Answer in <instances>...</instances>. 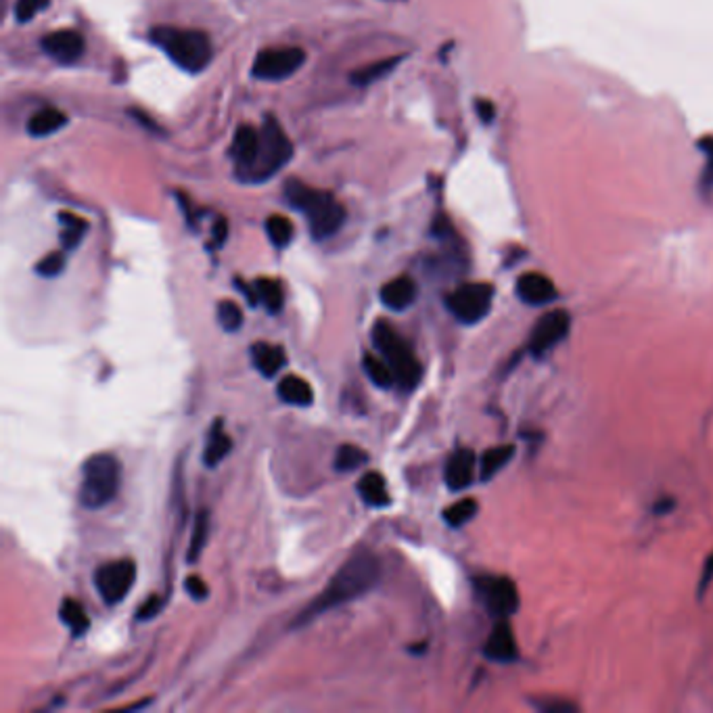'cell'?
I'll return each mask as SVG.
<instances>
[{
  "mask_svg": "<svg viewBox=\"0 0 713 713\" xmlns=\"http://www.w3.org/2000/svg\"><path fill=\"white\" fill-rule=\"evenodd\" d=\"M379 577H381L379 559L369 551L356 552L347 563H344V567H341L337 574L331 577L328 586L322 590V593L316 596L306 609H303L295 624H306V621L327 613L328 609L358 599V596L369 593V590L379 582Z\"/></svg>",
  "mask_w": 713,
  "mask_h": 713,
  "instance_id": "obj_1",
  "label": "cell"
},
{
  "mask_svg": "<svg viewBox=\"0 0 713 713\" xmlns=\"http://www.w3.org/2000/svg\"><path fill=\"white\" fill-rule=\"evenodd\" d=\"M289 203L306 213L312 239L325 241L333 236L345 222V207L327 191H316L300 180H289L285 187Z\"/></svg>",
  "mask_w": 713,
  "mask_h": 713,
  "instance_id": "obj_2",
  "label": "cell"
},
{
  "mask_svg": "<svg viewBox=\"0 0 713 713\" xmlns=\"http://www.w3.org/2000/svg\"><path fill=\"white\" fill-rule=\"evenodd\" d=\"M151 40L157 46L163 48V53L174 61L180 70L197 71L205 70L207 63L211 61L213 48L211 42L203 32H195V29H176V28H155L151 29Z\"/></svg>",
  "mask_w": 713,
  "mask_h": 713,
  "instance_id": "obj_3",
  "label": "cell"
},
{
  "mask_svg": "<svg viewBox=\"0 0 713 713\" xmlns=\"http://www.w3.org/2000/svg\"><path fill=\"white\" fill-rule=\"evenodd\" d=\"M291 155H294V145L283 128L278 126V121L268 115L264 120V128L260 132V151L255 162L249 166L245 172L239 176L247 182H264L272 178L280 168L287 166Z\"/></svg>",
  "mask_w": 713,
  "mask_h": 713,
  "instance_id": "obj_4",
  "label": "cell"
},
{
  "mask_svg": "<svg viewBox=\"0 0 713 713\" xmlns=\"http://www.w3.org/2000/svg\"><path fill=\"white\" fill-rule=\"evenodd\" d=\"M120 460L112 454H95L82 467L80 501L87 509H103L115 498L121 477Z\"/></svg>",
  "mask_w": 713,
  "mask_h": 713,
  "instance_id": "obj_5",
  "label": "cell"
},
{
  "mask_svg": "<svg viewBox=\"0 0 713 713\" xmlns=\"http://www.w3.org/2000/svg\"><path fill=\"white\" fill-rule=\"evenodd\" d=\"M373 345L381 352L383 361L392 367L395 383L404 389L417 387L420 381V364L412 347L394 331L389 322H377L373 328Z\"/></svg>",
  "mask_w": 713,
  "mask_h": 713,
  "instance_id": "obj_6",
  "label": "cell"
},
{
  "mask_svg": "<svg viewBox=\"0 0 713 713\" xmlns=\"http://www.w3.org/2000/svg\"><path fill=\"white\" fill-rule=\"evenodd\" d=\"M493 302V287L487 283L460 285L448 295V310L465 325L484 320Z\"/></svg>",
  "mask_w": 713,
  "mask_h": 713,
  "instance_id": "obj_7",
  "label": "cell"
},
{
  "mask_svg": "<svg viewBox=\"0 0 713 713\" xmlns=\"http://www.w3.org/2000/svg\"><path fill=\"white\" fill-rule=\"evenodd\" d=\"M306 61V53L302 48L287 46V48H266L253 61L252 74L258 80H285L294 76Z\"/></svg>",
  "mask_w": 713,
  "mask_h": 713,
  "instance_id": "obj_8",
  "label": "cell"
},
{
  "mask_svg": "<svg viewBox=\"0 0 713 713\" xmlns=\"http://www.w3.org/2000/svg\"><path fill=\"white\" fill-rule=\"evenodd\" d=\"M134 577H137V567L132 560H113L96 569L95 574V586L103 596V601L109 605L121 602L126 599V594L130 593Z\"/></svg>",
  "mask_w": 713,
  "mask_h": 713,
  "instance_id": "obj_9",
  "label": "cell"
},
{
  "mask_svg": "<svg viewBox=\"0 0 713 713\" xmlns=\"http://www.w3.org/2000/svg\"><path fill=\"white\" fill-rule=\"evenodd\" d=\"M477 593L485 602L487 611L496 618L507 619L519 609V593L509 577H479Z\"/></svg>",
  "mask_w": 713,
  "mask_h": 713,
  "instance_id": "obj_10",
  "label": "cell"
},
{
  "mask_svg": "<svg viewBox=\"0 0 713 713\" xmlns=\"http://www.w3.org/2000/svg\"><path fill=\"white\" fill-rule=\"evenodd\" d=\"M571 319L565 310H552L542 316V319L535 322L532 335H529L527 347L529 352L534 353L535 358L544 356L546 352H551L559 341H563L569 333Z\"/></svg>",
  "mask_w": 713,
  "mask_h": 713,
  "instance_id": "obj_11",
  "label": "cell"
},
{
  "mask_svg": "<svg viewBox=\"0 0 713 713\" xmlns=\"http://www.w3.org/2000/svg\"><path fill=\"white\" fill-rule=\"evenodd\" d=\"M517 295L527 306H546L557 300V287L546 274L527 272L517 280Z\"/></svg>",
  "mask_w": 713,
  "mask_h": 713,
  "instance_id": "obj_12",
  "label": "cell"
},
{
  "mask_svg": "<svg viewBox=\"0 0 713 713\" xmlns=\"http://www.w3.org/2000/svg\"><path fill=\"white\" fill-rule=\"evenodd\" d=\"M42 51H45L48 57L57 59L59 63H74L76 59L82 57L84 40L78 32L61 29V32L46 34L45 38H42Z\"/></svg>",
  "mask_w": 713,
  "mask_h": 713,
  "instance_id": "obj_13",
  "label": "cell"
},
{
  "mask_svg": "<svg viewBox=\"0 0 713 713\" xmlns=\"http://www.w3.org/2000/svg\"><path fill=\"white\" fill-rule=\"evenodd\" d=\"M484 653L487 659L498 661V663H510L517 659V640L513 634V627L507 619H501L490 634V638L485 640Z\"/></svg>",
  "mask_w": 713,
  "mask_h": 713,
  "instance_id": "obj_14",
  "label": "cell"
},
{
  "mask_svg": "<svg viewBox=\"0 0 713 713\" xmlns=\"http://www.w3.org/2000/svg\"><path fill=\"white\" fill-rule=\"evenodd\" d=\"M475 454L471 450H456L446 465V484L450 490L460 492L473 484L475 477Z\"/></svg>",
  "mask_w": 713,
  "mask_h": 713,
  "instance_id": "obj_15",
  "label": "cell"
},
{
  "mask_svg": "<svg viewBox=\"0 0 713 713\" xmlns=\"http://www.w3.org/2000/svg\"><path fill=\"white\" fill-rule=\"evenodd\" d=\"M260 151V132L252 126H239L233 140V157L236 160V170L245 172L258 157Z\"/></svg>",
  "mask_w": 713,
  "mask_h": 713,
  "instance_id": "obj_16",
  "label": "cell"
},
{
  "mask_svg": "<svg viewBox=\"0 0 713 713\" xmlns=\"http://www.w3.org/2000/svg\"><path fill=\"white\" fill-rule=\"evenodd\" d=\"M414 300H417V285H414L410 277H398L389 280L386 287L381 289V302L389 310H395V312L410 308Z\"/></svg>",
  "mask_w": 713,
  "mask_h": 713,
  "instance_id": "obj_17",
  "label": "cell"
},
{
  "mask_svg": "<svg viewBox=\"0 0 713 713\" xmlns=\"http://www.w3.org/2000/svg\"><path fill=\"white\" fill-rule=\"evenodd\" d=\"M252 358H253V367L258 369L261 375L268 377V379L278 375V370L285 367V361H287L283 347L264 344V341H258V344L252 347Z\"/></svg>",
  "mask_w": 713,
  "mask_h": 713,
  "instance_id": "obj_18",
  "label": "cell"
},
{
  "mask_svg": "<svg viewBox=\"0 0 713 713\" xmlns=\"http://www.w3.org/2000/svg\"><path fill=\"white\" fill-rule=\"evenodd\" d=\"M277 392L278 398L291 406H310L314 402L312 386L297 375H287L280 379Z\"/></svg>",
  "mask_w": 713,
  "mask_h": 713,
  "instance_id": "obj_19",
  "label": "cell"
},
{
  "mask_svg": "<svg viewBox=\"0 0 713 713\" xmlns=\"http://www.w3.org/2000/svg\"><path fill=\"white\" fill-rule=\"evenodd\" d=\"M65 124H67V115L63 112H59L57 107H45L29 118L28 134L36 138L51 137V134L61 130Z\"/></svg>",
  "mask_w": 713,
  "mask_h": 713,
  "instance_id": "obj_20",
  "label": "cell"
},
{
  "mask_svg": "<svg viewBox=\"0 0 713 713\" xmlns=\"http://www.w3.org/2000/svg\"><path fill=\"white\" fill-rule=\"evenodd\" d=\"M358 493H361L362 501L370 504V507H386V504H389L386 479L377 471L362 475L361 481H358Z\"/></svg>",
  "mask_w": 713,
  "mask_h": 713,
  "instance_id": "obj_21",
  "label": "cell"
},
{
  "mask_svg": "<svg viewBox=\"0 0 713 713\" xmlns=\"http://www.w3.org/2000/svg\"><path fill=\"white\" fill-rule=\"evenodd\" d=\"M515 456V446H496V448H490L487 452H484L479 460V477L487 481L492 479L493 475L501 473L504 467L509 465L510 459Z\"/></svg>",
  "mask_w": 713,
  "mask_h": 713,
  "instance_id": "obj_22",
  "label": "cell"
},
{
  "mask_svg": "<svg viewBox=\"0 0 713 713\" xmlns=\"http://www.w3.org/2000/svg\"><path fill=\"white\" fill-rule=\"evenodd\" d=\"M402 61V57H387V59H381L377 61V63H370L367 67H362V70H358L356 74L350 76V82L356 84V87H369V84H373L377 80H381V78H386L387 74H392L395 70V65H398Z\"/></svg>",
  "mask_w": 713,
  "mask_h": 713,
  "instance_id": "obj_23",
  "label": "cell"
},
{
  "mask_svg": "<svg viewBox=\"0 0 713 713\" xmlns=\"http://www.w3.org/2000/svg\"><path fill=\"white\" fill-rule=\"evenodd\" d=\"M230 450H233V440L224 434L222 427L216 425L211 429L210 437H207V446H205V452H203V460L207 467H216L218 462H222L227 456L230 454Z\"/></svg>",
  "mask_w": 713,
  "mask_h": 713,
  "instance_id": "obj_24",
  "label": "cell"
},
{
  "mask_svg": "<svg viewBox=\"0 0 713 713\" xmlns=\"http://www.w3.org/2000/svg\"><path fill=\"white\" fill-rule=\"evenodd\" d=\"M59 615H61V621H63V624L70 627L76 636L87 634L90 621H88V615H87V611H84V607L80 605V602L74 599H65L63 602H61Z\"/></svg>",
  "mask_w": 713,
  "mask_h": 713,
  "instance_id": "obj_25",
  "label": "cell"
},
{
  "mask_svg": "<svg viewBox=\"0 0 713 713\" xmlns=\"http://www.w3.org/2000/svg\"><path fill=\"white\" fill-rule=\"evenodd\" d=\"M61 245L65 249H76L80 245V241L84 239V235H87V228L88 224L87 220H82V218L74 216V213H61Z\"/></svg>",
  "mask_w": 713,
  "mask_h": 713,
  "instance_id": "obj_26",
  "label": "cell"
},
{
  "mask_svg": "<svg viewBox=\"0 0 713 713\" xmlns=\"http://www.w3.org/2000/svg\"><path fill=\"white\" fill-rule=\"evenodd\" d=\"M255 291H258L260 302L268 308V312H278L283 308V287L274 278H260L255 280Z\"/></svg>",
  "mask_w": 713,
  "mask_h": 713,
  "instance_id": "obj_27",
  "label": "cell"
},
{
  "mask_svg": "<svg viewBox=\"0 0 713 713\" xmlns=\"http://www.w3.org/2000/svg\"><path fill=\"white\" fill-rule=\"evenodd\" d=\"M364 370H367L369 379L373 381L377 387L387 389L395 383V375H394L392 367H389L386 361L375 358L373 353H367V356H364Z\"/></svg>",
  "mask_w": 713,
  "mask_h": 713,
  "instance_id": "obj_28",
  "label": "cell"
},
{
  "mask_svg": "<svg viewBox=\"0 0 713 713\" xmlns=\"http://www.w3.org/2000/svg\"><path fill=\"white\" fill-rule=\"evenodd\" d=\"M475 515H477V502H475L473 498H462V501L450 504V507L444 510V519H446L450 527L467 526Z\"/></svg>",
  "mask_w": 713,
  "mask_h": 713,
  "instance_id": "obj_29",
  "label": "cell"
},
{
  "mask_svg": "<svg viewBox=\"0 0 713 713\" xmlns=\"http://www.w3.org/2000/svg\"><path fill=\"white\" fill-rule=\"evenodd\" d=\"M367 460L369 454L364 452L362 448L352 446V444H344V446L337 450V456H335V468L341 473H350L353 468L362 467Z\"/></svg>",
  "mask_w": 713,
  "mask_h": 713,
  "instance_id": "obj_30",
  "label": "cell"
},
{
  "mask_svg": "<svg viewBox=\"0 0 713 713\" xmlns=\"http://www.w3.org/2000/svg\"><path fill=\"white\" fill-rule=\"evenodd\" d=\"M207 534H210V515H207L205 510H201V513L197 515V521H195L191 546H188V552H187L188 563H195V560L199 559V554L203 552Z\"/></svg>",
  "mask_w": 713,
  "mask_h": 713,
  "instance_id": "obj_31",
  "label": "cell"
},
{
  "mask_svg": "<svg viewBox=\"0 0 713 713\" xmlns=\"http://www.w3.org/2000/svg\"><path fill=\"white\" fill-rule=\"evenodd\" d=\"M266 233L277 247H287L294 239V224L285 216H272L266 222Z\"/></svg>",
  "mask_w": 713,
  "mask_h": 713,
  "instance_id": "obj_32",
  "label": "cell"
},
{
  "mask_svg": "<svg viewBox=\"0 0 713 713\" xmlns=\"http://www.w3.org/2000/svg\"><path fill=\"white\" fill-rule=\"evenodd\" d=\"M218 320H220V325H222L224 331H228V333L239 331L241 325H243L241 308L236 306L235 302H230V300L220 302V303H218Z\"/></svg>",
  "mask_w": 713,
  "mask_h": 713,
  "instance_id": "obj_33",
  "label": "cell"
},
{
  "mask_svg": "<svg viewBox=\"0 0 713 713\" xmlns=\"http://www.w3.org/2000/svg\"><path fill=\"white\" fill-rule=\"evenodd\" d=\"M63 268H65V255L61 252H53L45 255V258L36 264V272L45 278H53L59 277V274L63 272Z\"/></svg>",
  "mask_w": 713,
  "mask_h": 713,
  "instance_id": "obj_34",
  "label": "cell"
},
{
  "mask_svg": "<svg viewBox=\"0 0 713 713\" xmlns=\"http://www.w3.org/2000/svg\"><path fill=\"white\" fill-rule=\"evenodd\" d=\"M51 0H17L15 4V17L17 21L28 23L29 20H34L40 11H45L48 7Z\"/></svg>",
  "mask_w": 713,
  "mask_h": 713,
  "instance_id": "obj_35",
  "label": "cell"
},
{
  "mask_svg": "<svg viewBox=\"0 0 713 713\" xmlns=\"http://www.w3.org/2000/svg\"><path fill=\"white\" fill-rule=\"evenodd\" d=\"M185 590L188 593V596H191V599H195V601H205L207 593H210V590H207V586H205V582L201 580V577H197V576L187 577Z\"/></svg>",
  "mask_w": 713,
  "mask_h": 713,
  "instance_id": "obj_36",
  "label": "cell"
},
{
  "mask_svg": "<svg viewBox=\"0 0 713 713\" xmlns=\"http://www.w3.org/2000/svg\"><path fill=\"white\" fill-rule=\"evenodd\" d=\"M162 599H157V596H151V599H147L143 602V605H140V609H138V613H137V618L140 619V621H147V619H153L157 613L162 611Z\"/></svg>",
  "mask_w": 713,
  "mask_h": 713,
  "instance_id": "obj_37",
  "label": "cell"
},
{
  "mask_svg": "<svg viewBox=\"0 0 713 713\" xmlns=\"http://www.w3.org/2000/svg\"><path fill=\"white\" fill-rule=\"evenodd\" d=\"M211 236H213V245L220 247L224 241H227L228 236V224L224 218H218L216 222H213V228H211Z\"/></svg>",
  "mask_w": 713,
  "mask_h": 713,
  "instance_id": "obj_38",
  "label": "cell"
},
{
  "mask_svg": "<svg viewBox=\"0 0 713 713\" xmlns=\"http://www.w3.org/2000/svg\"><path fill=\"white\" fill-rule=\"evenodd\" d=\"M475 112H477V115L481 118V121H484V124H490V121L496 118V107H493V103H490V101H477V105H475Z\"/></svg>",
  "mask_w": 713,
  "mask_h": 713,
  "instance_id": "obj_39",
  "label": "cell"
},
{
  "mask_svg": "<svg viewBox=\"0 0 713 713\" xmlns=\"http://www.w3.org/2000/svg\"><path fill=\"white\" fill-rule=\"evenodd\" d=\"M540 711L546 713H571L576 711L574 703H565V701H554V703H542Z\"/></svg>",
  "mask_w": 713,
  "mask_h": 713,
  "instance_id": "obj_40",
  "label": "cell"
},
{
  "mask_svg": "<svg viewBox=\"0 0 713 713\" xmlns=\"http://www.w3.org/2000/svg\"><path fill=\"white\" fill-rule=\"evenodd\" d=\"M713 582V554L709 559H707V563L703 567V576H701V586H699V594L705 593V588L709 586Z\"/></svg>",
  "mask_w": 713,
  "mask_h": 713,
  "instance_id": "obj_41",
  "label": "cell"
},
{
  "mask_svg": "<svg viewBox=\"0 0 713 713\" xmlns=\"http://www.w3.org/2000/svg\"><path fill=\"white\" fill-rule=\"evenodd\" d=\"M701 147L705 149L707 155H713V137H707L703 143H701Z\"/></svg>",
  "mask_w": 713,
  "mask_h": 713,
  "instance_id": "obj_42",
  "label": "cell"
}]
</instances>
